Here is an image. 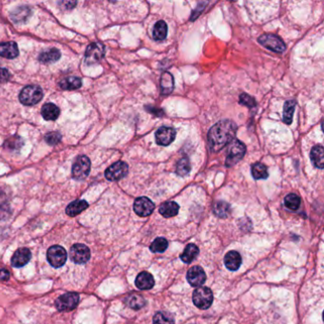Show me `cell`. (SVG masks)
<instances>
[{
    "label": "cell",
    "mask_w": 324,
    "mask_h": 324,
    "mask_svg": "<svg viewBox=\"0 0 324 324\" xmlns=\"http://www.w3.org/2000/svg\"><path fill=\"white\" fill-rule=\"evenodd\" d=\"M237 125L230 120H223L215 124L208 131L207 141L213 152H219L224 146L235 139Z\"/></svg>",
    "instance_id": "6da1fadb"
},
{
    "label": "cell",
    "mask_w": 324,
    "mask_h": 324,
    "mask_svg": "<svg viewBox=\"0 0 324 324\" xmlns=\"http://www.w3.org/2000/svg\"><path fill=\"white\" fill-rule=\"evenodd\" d=\"M245 152H246L245 144L238 139H234L228 148L225 159V165L227 167L235 165L243 159L245 155Z\"/></svg>",
    "instance_id": "7a4b0ae2"
},
{
    "label": "cell",
    "mask_w": 324,
    "mask_h": 324,
    "mask_svg": "<svg viewBox=\"0 0 324 324\" xmlns=\"http://www.w3.org/2000/svg\"><path fill=\"white\" fill-rule=\"evenodd\" d=\"M43 98V90L39 86L29 85L21 90L19 100L25 106H35Z\"/></svg>",
    "instance_id": "3957f363"
},
{
    "label": "cell",
    "mask_w": 324,
    "mask_h": 324,
    "mask_svg": "<svg viewBox=\"0 0 324 324\" xmlns=\"http://www.w3.org/2000/svg\"><path fill=\"white\" fill-rule=\"evenodd\" d=\"M193 304L200 309H207L213 303V293L208 287L200 286L193 293Z\"/></svg>",
    "instance_id": "277c9868"
},
{
    "label": "cell",
    "mask_w": 324,
    "mask_h": 324,
    "mask_svg": "<svg viewBox=\"0 0 324 324\" xmlns=\"http://www.w3.org/2000/svg\"><path fill=\"white\" fill-rule=\"evenodd\" d=\"M258 41L261 45L264 46V48L277 54H283L286 50V45L284 40L278 36L273 34L263 35L259 37Z\"/></svg>",
    "instance_id": "5b68a950"
},
{
    "label": "cell",
    "mask_w": 324,
    "mask_h": 324,
    "mask_svg": "<svg viewBox=\"0 0 324 324\" xmlns=\"http://www.w3.org/2000/svg\"><path fill=\"white\" fill-rule=\"evenodd\" d=\"M105 46L100 42H94L88 46L85 53V63L87 65L96 64L105 56Z\"/></svg>",
    "instance_id": "8992f818"
},
{
    "label": "cell",
    "mask_w": 324,
    "mask_h": 324,
    "mask_svg": "<svg viewBox=\"0 0 324 324\" xmlns=\"http://www.w3.org/2000/svg\"><path fill=\"white\" fill-rule=\"evenodd\" d=\"M72 177L75 180L82 181L87 179L90 172V160L89 157L82 155L79 156L72 165Z\"/></svg>",
    "instance_id": "52a82bcc"
},
{
    "label": "cell",
    "mask_w": 324,
    "mask_h": 324,
    "mask_svg": "<svg viewBox=\"0 0 324 324\" xmlns=\"http://www.w3.org/2000/svg\"><path fill=\"white\" fill-rule=\"evenodd\" d=\"M68 258L67 251L60 245H53L47 251V259L50 264L55 268L63 266Z\"/></svg>",
    "instance_id": "ba28073f"
},
{
    "label": "cell",
    "mask_w": 324,
    "mask_h": 324,
    "mask_svg": "<svg viewBox=\"0 0 324 324\" xmlns=\"http://www.w3.org/2000/svg\"><path fill=\"white\" fill-rule=\"evenodd\" d=\"M127 172H128L127 163L123 161H118L107 168V170L105 171V176L108 181L115 182L126 177L127 175Z\"/></svg>",
    "instance_id": "9c48e42d"
},
{
    "label": "cell",
    "mask_w": 324,
    "mask_h": 324,
    "mask_svg": "<svg viewBox=\"0 0 324 324\" xmlns=\"http://www.w3.org/2000/svg\"><path fill=\"white\" fill-rule=\"evenodd\" d=\"M79 303V295L76 293H67L55 301V306L59 311L69 312L76 308Z\"/></svg>",
    "instance_id": "30bf717a"
},
{
    "label": "cell",
    "mask_w": 324,
    "mask_h": 324,
    "mask_svg": "<svg viewBox=\"0 0 324 324\" xmlns=\"http://www.w3.org/2000/svg\"><path fill=\"white\" fill-rule=\"evenodd\" d=\"M70 258L75 264H86L90 259V251L87 245L76 243L71 248Z\"/></svg>",
    "instance_id": "8fae6325"
},
{
    "label": "cell",
    "mask_w": 324,
    "mask_h": 324,
    "mask_svg": "<svg viewBox=\"0 0 324 324\" xmlns=\"http://www.w3.org/2000/svg\"><path fill=\"white\" fill-rule=\"evenodd\" d=\"M155 208L153 202L147 197H139L135 200L133 204L134 212L140 217L149 216Z\"/></svg>",
    "instance_id": "7c38bea8"
},
{
    "label": "cell",
    "mask_w": 324,
    "mask_h": 324,
    "mask_svg": "<svg viewBox=\"0 0 324 324\" xmlns=\"http://www.w3.org/2000/svg\"><path fill=\"white\" fill-rule=\"evenodd\" d=\"M155 137H156L157 144L166 146V145H169L175 140L176 130L173 127L162 126L156 131Z\"/></svg>",
    "instance_id": "4fadbf2b"
},
{
    "label": "cell",
    "mask_w": 324,
    "mask_h": 324,
    "mask_svg": "<svg viewBox=\"0 0 324 324\" xmlns=\"http://www.w3.org/2000/svg\"><path fill=\"white\" fill-rule=\"evenodd\" d=\"M186 278L188 284L193 287H200L206 281V275L200 266L191 267L186 274Z\"/></svg>",
    "instance_id": "5bb4252c"
},
{
    "label": "cell",
    "mask_w": 324,
    "mask_h": 324,
    "mask_svg": "<svg viewBox=\"0 0 324 324\" xmlns=\"http://www.w3.org/2000/svg\"><path fill=\"white\" fill-rule=\"evenodd\" d=\"M32 258V253L29 248L23 247L17 250L12 258V265L14 267H23L24 265L28 264Z\"/></svg>",
    "instance_id": "9a60e30c"
},
{
    "label": "cell",
    "mask_w": 324,
    "mask_h": 324,
    "mask_svg": "<svg viewBox=\"0 0 324 324\" xmlns=\"http://www.w3.org/2000/svg\"><path fill=\"white\" fill-rule=\"evenodd\" d=\"M18 46L16 42L0 43V56L8 59H14L18 56Z\"/></svg>",
    "instance_id": "2e32d148"
},
{
    "label": "cell",
    "mask_w": 324,
    "mask_h": 324,
    "mask_svg": "<svg viewBox=\"0 0 324 324\" xmlns=\"http://www.w3.org/2000/svg\"><path fill=\"white\" fill-rule=\"evenodd\" d=\"M32 16V9L28 6H19L11 13V18L16 23H24Z\"/></svg>",
    "instance_id": "e0dca14e"
},
{
    "label": "cell",
    "mask_w": 324,
    "mask_h": 324,
    "mask_svg": "<svg viewBox=\"0 0 324 324\" xmlns=\"http://www.w3.org/2000/svg\"><path fill=\"white\" fill-rule=\"evenodd\" d=\"M224 264L228 270L237 271L242 264L241 255L237 251L228 252L224 257Z\"/></svg>",
    "instance_id": "ac0fdd59"
},
{
    "label": "cell",
    "mask_w": 324,
    "mask_h": 324,
    "mask_svg": "<svg viewBox=\"0 0 324 324\" xmlns=\"http://www.w3.org/2000/svg\"><path fill=\"white\" fill-rule=\"evenodd\" d=\"M154 284L155 281L153 276L145 271L141 272L135 280V284L140 290H149L154 286Z\"/></svg>",
    "instance_id": "d6986e66"
},
{
    "label": "cell",
    "mask_w": 324,
    "mask_h": 324,
    "mask_svg": "<svg viewBox=\"0 0 324 324\" xmlns=\"http://www.w3.org/2000/svg\"><path fill=\"white\" fill-rule=\"evenodd\" d=\"M41 114H42V116L45 120L54 121L59 117L60 109L56 105H54L53 103H48V104L43 106L42 110H41Z\"/></svg>",
    "instance_id": "ffe728a7"
},
{
    "label": "cell",
    "mask_w": 324,
    "mask_h": 324,
    "mask_svg": "<svg viewBox=\"0 0 324 324\" xmlns=\"http://www.w3.org/2000/svg\"><path fill=\"white\" fill-rule=\"evenodd\" d=\"M310 158H311V162L312 163L320 168L323 169L324 168V149L323 145H315L310 152Z\"/></svg>",
    "instance_id": "44dd1931"
},
{
    "label": "cell",
    "mask_w": 324,
    "mask_h": 324,
    "mask_svg": "<svg viewBox=\"0 0 324 324\" xmlns=\"http://www.w3.org/2000/svg\"><path fill=\"white\" fill-rule=\"evenodd\" d=\"M60 57V51L56 48H52L50 50L42 52L38 56V60L43 64H51L59 60Z\"/></svg>",
    "instance_id": "7402d4cb"
},
{
    "label": "cell",
    "mask_w": 324,
    "mask_h": 324,
    "mask_svg": "<svg viewBox=\"0 0 324 324\" xmlns=\"http://www.w3.org/2000/svg\"><path fill=\"white\" fill-rule=\"evenodd\" d=\"M89 207V203L85 200H77L70 203L66 208V213L70 217H74L79 215L85 209Z\"/></svg>",
    "instance_id": "603a6c76"
},
{
    "label": "cell",
    "mask_w": 324,
    "mask_h": 324,
    "mask_svg": "<svg viewBox=\"0 0 324 324\" xmlns=\"http://www.w3.org/2000/svg\"><path fill=\"white\" fill-rule=\"evenodd\" d=\"M199 255V248L197 245L193 243H189L184 248L182 255L181 260L184 264H191Z\"/></svg>",
    "instance_id": "cb8c5ba5"
},
{
    "label": "cell",
    "mask_w": 324,
    "mask_h": 324,
    "mask_svg": "<svg viewBox=\"0 0 324 324\" xmlns=\"http://www.w3.org/2000/svg\"><path fill=\"white\" fill-rule=\"evenodd\" d=\"M179 209H180V206L178 203L169 201V202L162 203L159 208V212L162 216L165 218H171L178 214Z\"/></svg>",
    "instance_id": "d4e9b609"
},
{
    "label": "cell",
    "mask_w": 324,
    "mask_h": 324,
    "mask_svg": "<svg viewBox=\"0 0 324 324\" xmlns=\"http://www.w3.org/2000/svg\"><path fill=\"white\" fill-rule=\"evenodd\" d=\"M174 90V78L171 73L164 72L161 76V90L162 94H169Z\"/></svg>",
    "instance_id": "484cf974"
},
{
    "label": "cell",
    "mask_w": 324,
    "mask_h": 324,
    "mask_svg": "<svg viewBox=\"0 0 324 324\" xmlns=\"http://www.w3.org/2000/svg\"><path fill=\"white\" fill-rule=\"evenodd\" d=\"M59 86L64 90H73L81 88L82 80L77 76H68L62 79Z\"/></svg>",
    "instance_id": "4316f807"
},
{
    "label": "cell",
    "mask_w": 324,
    "mask_h": 324,
    "mask_svg": "<svg viewBox=\"0 0 324 324\" xmlns=\"http://www.w3.org/2000/svg\"><path fill=\"white\" fill-rule=\"evenodd\" d=\"M251 174L255 180H264L269 176L266 165L262 162H255L252 165Z\"/></svg>",
    "instance_id": "83f0119b"
},
{
    "label": "cell",
    "mask_w": 324,
    "mask_h": 324,
    "mask_svg": "<svg viewBox=\"0 0 324 324\" xmlns=\"http://www.w3.org/2000/svg\"><path fill=\"white\" fill-rule=\"evenodd\" d=\"M126 304L135 310H139L143 308L145 305V301L143 298L142 296L137 295V294H131L128 297H126V299L125 300Z\"/></svg>",
    "instance_id": "f1b7e54d"
},
{
    "label": "cell",
    "mask_w": 324,
    "mask_h": 324,
    "mask_svg": "<svg viewBox=\"0 0 324 324\" xmlns=\"http://www.w3.org/2000/svg\"><path fill=\"white\" fill-rule=\"evenodd\" d=\"M296 105H297V103L294 100H288V101L284 103L283 120H284L285 124L290 125L293 121V116H294V111H295Z\"/></svg>",
    "instance_id": "f546056e"
},
{
    "label": "cell",
    "mask_w": 324,
    "mask_h": 324,
    "mask_svg": "<svg viewBox=\"0 0 324 324\" xmlns=\"http://www.w3.org/2000/svg\"><path fill=\"white\" fill-rule=\"evenodd\" d=\"M24 144V140L20 136L15 135L8 138L4 143V147L10 151H19Z\"/></svg>",
    "instance_id": "4dcf8cb0"
},
{
    "label": "cell",
    "mask_w": 324,
    "mask_h": 324,
    "mask_svg": "<svg viewBox=\"0 0 324 324\" xmlns=\"http://www.w3.org/2000/svg\"><path fill=\"white\" fill-rule=\"evenodd\" d=\"M153 37L156 40H163L167 36V25L164 21H158L153 28Z\"/></svg>",
    "instance_id": "1f68e13d"
},
{
    "label": "cell",
    "mask_w": 324,
    "mask_h": 324,
    "mask_svg": "<svg viewBox=\"0 0 324 324\" xmlns=\"http://www.w3.org/2000/svg\"><path fill=\"white\" fill-rule=\"evenodd\" d=\"M153 324H175V322L171 314L165 311H160L154 315Z\"/></svg>",
    "instance_id": "d6a6232c"
},
{
    "label": "cell",
    "mask_w": 324,
    "mask_h": 324,
    "mask_svg": "<svg viewBox=\"0 0 324 324\" xmlns=\"http://www.w3.org/2000/svg\"><path fill=\"white\" fill-rule=\"evenodd\" d=\"M284 204L289 210L295 211L301 205V198L294 193H290L284 198Z\"/></svg>",
    "instance_id": "836d02e7"
},
{
    "label": "cell",
    "mask_w": 324,
    "mask_h": 324,
    "mask_svg": "<svg viewBox=\"0 0 324 324\" xmlns=\"http://www.w3.org/2000/svg\"><path fill=\"white\" fill-rule=\"evenodd\" d=\"M230 205L229 203H225L223 201H220L214 205V213L219 218H226L230 213Z\"/></svg>",
    "instance_id": "e575fe53"
},
{
    "label": "cell",
    "mask_w": 324,
    "mask_h": 324,
    "mask_svg": "<svg viewBox=\"0 0 324 324\" xmlns=\"http://www.w3.org/2000/svg\"><path fill=\"white\" fill-rule=\"evenodd\" d=\"M168 242L164 238H157L150 244V251L153 253H162L166 250Z\"/></svg>",
    "instance_id": "d590c367"
},
{
    "label": "cell",
    "mask_w": 324,
    "mask_h": 324,
    "mask_svg": "<svg viewBox=\"0 0 324 324\" xmlns=\"http://www.w3.org/2000/svg\"><path fill=\"white\" fill-rule=\"evenodd\" d=\"M190 169H191V165H190V162H189L188 158H182L177 163L176 173L179 176H185L190 172Z\"/></svg>",
    "instance_id": "8d00e7d4"
},
{
    "label": "cell",
    "mask_w": 324,
    "mask_h": 324,
    "mask_svg": "<svg viewBox=\"0 0 324 324\" xmlns=\"http://www.w3.org/2000/svg\"><path fill=\"white\" fill-rule=\"evenodd\" d=\"M62 140L60 133L57 131H51L45 135V141L50 145H55L59 144Z\"/></svg>",
    "instance_id": "74e56055"
},
{
    "label": "cell",
    "mask_w": 324,
    "mask_h": 324,
    "mask_svg": "<svg viewBox=\"0 0 324 324\" xmlns=\"http://www.w3.org/2000/svg\"><path fill=\"white\" fill-rule=\"evenodd\" d=\"M240 104L248 108H255L257 106V102L255 101V99L246 93H242L240 95Z\"/></svg>",
    "instance_id": "f35d334b"
},
{
    "label": "cell",
    "mask_w": 324,
    "mask_h": 324,
    "mask_svg": "<svg viewBox=\"0 0 324 324\" xmlns=\"http://www.w3.org/2000/svg\"><path fill=\"white\" fill-rule=\"evenodd\" d=\"M10 77H11V74H10L9 71L7 69L0 68V85L9 81Z\"/></svg>",
    "instance_id": "ab89813d"
},
{
    "label": "cell",
    "mask_w": 324,
    "mask_h": 324,
    "mask_svg": "<svg viewBox=\"0 0 324 324\" xmlns=\"http://www.w3.org/2000/svg\"><path fill=\"white\" fill-rule=\"evenodd\" d=\"M59 5L61 6V9L72 10L77 5V2H75V1H63V2L59 3Z\"/></svg>",
    "instance_id": "60d3db41"
},
{
    "label": "cell",
    "mask_w": 324,
    "mask_h": 324,
    "mask_svg": "<svg viewBox=\"0 0 324 324\" xmlns=\"http://www.w3.org/2000/svg\"><path fill=\"white\" fill-rule=\"evenodd\" d=\"M10 277V273L5 269L0 270V280H8Z\"/></svg>",
    "instance_id": "b9f144b4"
},
{
    "label": "cell",
    "mask_w": 324,
    "mask_h": 324,
    "mask_svg": "<svg viewBox=\"0 0 324 324\" xmlns=\"http://www.w3.org/2000/svg\"><path fill=\"white\" fill-rule=\"evenodd\" d=\"M7 202V196L5 193L0 192V206H2L3 204H5Z\"/></svg>",
    "instance_id": "7bdbcfd3"
}]
</instances>
